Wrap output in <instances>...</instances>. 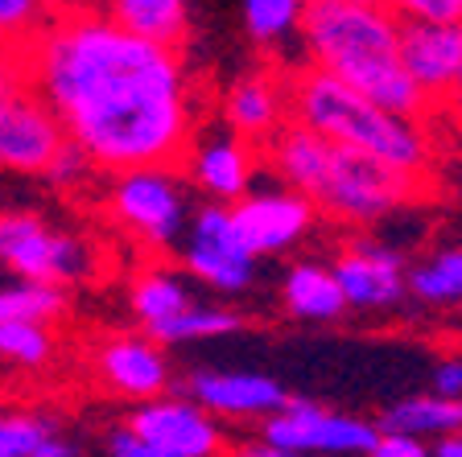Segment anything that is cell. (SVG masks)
Listing matches in <instances>:
<instances>
[{"label":"cell","mask_w":462,"mask_h":457,"mask_svg":"<svg viewBox=\"0 0 462 457\" xmlns=\"http://www.w3.org/2000/svg\"><path fill=\"white\" fill-rule=\"evenodd\" d=\"M404 21L396 9H356V5H310L301 29V54L310 67L356 87L359 96L409 120L430 115V99L404 70L401 58Z\"/></svg>","instance_id":"7a4b0ae2"},{"label":"cell","mask_w":462,"mask_h":457,"mask_svg":"<svg viewBox=\"0 0 462 457\" xmlns=\"http://www.w3.org/2000/svg\"><path fill=\"white\" fill-rule=\"evenodd\" d=\"M454 107H462V75H458V87H454Z\"/></svg>","instance_id":"60d3db41"},{"label":"cell","mask_w":462,"mask_h":457,"mask_svg":"<svg viewBox=\"0 0 462 457\" xmlns=\"http://www.w3.org/2000/svg\"><path fill=\"white\" fill-rule=\"evenodd\" d=\"M62 149H67V128L58 124V115L33 87H21L0 99V169L46 178Z\"/></svg>","instance_id":"9c48e42d"},{"label":"cell","mask_w":462,"mask_h":457,"mask_svg":"<svg viewBox=\"0 0 462 457\" xmlns=\"http://www.w3.org/2000/svg\"><path fill=\"white\" fill-rule=\"evenodd\" d=\"M104 17H112L116 25L136 33V38L173 50H182L186 33H190L186 0H104Z\"/></svg>","instance_id":"ffe728a7"},{"label":"cell","mask_w":462,"mask_h":457,"mask_svg":"<svg viewBox=\"0 0 462 457\" xmlns=\"http://www.w3.org/2000/svg\"><path fill=\"white\" fill-rule=\"evenodd\" d=\"M182 264L194 280L223 297H244L256 280V256L244 243L231 206H219V202L194 210L182 239Z\"/></svg>","instance_id":"52a82bcc"},{"label":"cell","mask_w":462,"mask_h":457,"mask_svg":"<svg viewBox=\"0 0 462 457\" xmlns=\"http://www.w3.org/2000/svg\"><path fill=\"white\" fill-rule=\"evenodd\" d=\"M409 297L438 309L462 305V248H442L425 264L409 268Z\"/></svg>","instance_id":"cb8c5ba5"},{"label":"cell","mask_w":462,"mask_h":457,"mask_svg":"<svg viewBox=\"0 0 462 457\" xmlns=\"http://www.w3.org/2000/svg\"><path fill=\"white\" fill-rule=\"evenodd\" d=\"M50 13L42 0H0V50L25 54L33 41L46 33Z\"/></svg>","instance_id":"83f0119b"},{"label":"cell","mask_w":462,"mask_h":457,"mask_svg":"<svg viewBox=\"0 0 462 457\" xmlns=\"http://www.w3.org/2000/svg\"><path fill=\"white\" fill-rule=\"evenodd\" d=\"M227 457H301V453H289V449L273 445V441L256 437V441H240L236 449H227Z\"/></svg>","instance_id":"8d00e7d4"},{"label":"cell","mask_w":462,"mask_h":457,"mask_svg":"<svg viewBox=\"0 0 462 457\" xmlns=\"http://www.w3.org/2000/svg\"><path fill=\"white\" fill-rule=\"evenodd\" d=\"M25 70L67 141L112 178L178 169L199 133L182 50L136 38L104 13L50 21L25 50Z\"/></svg>","instance_id":"6da1fadb"},{"label":"cell","mask_w":462,"mask_h":457,"mask_svg":"<svg viewBox=\"0 0 462 457\" xmlns=\"http://www.w3.org/2000/svg\"><path fill=\"white\" fill-rule=\"evenodd\" d=\"M433 457H462V433H450V437L433 441Z\"/></svg>","instance_id":"f35d334b"},{"label":"cell","mask_w":462,"mask_h":457,"mask_svg":"<svg viewBox=\"0 0 462 457\" xmlns=\"http://www.w3.org/2000/svg\"><path fill=\"white\" fill-rule=\"evenodd\" d=\"M91 367H96L99 383L112 396H125V400L149 404L170 391V359H165L162 343L149 338V334H112V338H104L91 354Z\"/></svg>","instance_id":"4fadbf2b"},{"label":"cell","mask_w":462,"mask_h":457,"mask_svg":"<svg viewBox=\"0 0 462 457\" xmlns=\"http://www.w3.org/2000/svg\"><path fill=\"white\" fill-rule=\"evenodd\" d=\"M128 305H133L136 322L149 334H157L162 325H170L173 317H182L186 309H194V297L186 277L170 272V268H144L141 277L128 285Z\"/></svg>","instance_id":"44dd1931"},{"label":"cell","mask_w":462,"mask_h":457,"mask_svg":"<svg viewBox=\"0 0 462 457\" xmlns=\"http://www.w3.org/2000/svg\"><path fill=\"white\" fill-rule=\"evenodd\" d=\"M380 433H404V437L442 441V437H450V433H462V400H446L438 391L396 400L393 408L380 416Z\"/></svg>","instance_id":"7402d4cb"},{"label":"cell","mask_w":462,"mask_h":457,"mask_svg":"<svg viewBox=\"0 0 462 457\" xmlns=\"http://www.w3.org/2000/svg\"><path fill=\"white\" fill-rule=\"evenodd\" d=\"M107 215L128 239L153 251L182 243L186 227H190L186 186L173 169L116 173L112 186H107Z\"/></svg>","instance_id":"8992f818"},{"label":"cell","mask_w":462,"mask_h":457,"mask_svg":"<svg viewBox=\"0 0 462 457\" xmlns=\"http://www.w3.org/2000/svg\"><path fill=\"white\" fill-rule=\"evenodd\" d=\"M58 425L42 412H0V457H38Z\"/></svg>","instance_id":"f1b7e54d"},{"label":"cell","mask_w":462,"mask_h":457,"mask_svg":"<svg viewBox=\"0 0 462 457\" xmlns=\"http://www.w3.org/2000/svg\"><path fill=\"white\" fill-rule=\"evenodd\" d=\"M285 83L293 124L327 136L338 149L367 152V157H380V161L413 173V178H425L433 161V144L421 120L388 112L375 99L359 96L356 87H346L343 78L310 67V62L285 70Z\"/></svg>","instance_id":"3957f363"},{"label":"cell","mask_w":462,"mask_h":457,"mask_svg":"<svg viewBox=\"0 0 462 457\" xmlns=\"http://www.w3.org/2000/svg\"><path fill=\"white\" fill-rule=\"evenodd\" d=\"M96 248L75 231H54L42 215L0 210V268L17 280L67 288L96 272Z\"/></svg>","instance_id":"277c9868"},{"label":"cell","mask_w":462,"mask_h":457,"mask_svg":"<svg viewBox=\"0 0 462 457\" xmlns=\"http://www.w3.org/2000/svg\"><path fill=\"white\" fill-rule=\"evenodd\" d=\"M107 449H112V457H170V453H162L157 445H149L144 437H136L133 429H116L112 433V441H107Z\"/></svg>","instance_id":"836d02e7"},{"label":"cell","mask_w":462,"mask_h":457,"mask_svg":"<svg viewBox=\"0 0 462 457\" xmlns=\"http://www.w3.org/2000/svg\"><path fill=\"white\" fill-rule=\"evenodd\" d=\"M314 0H244V29L260 50H281L301 41Z\"/></svg>","instance_id":"603a6c76"},{"label":"cell","mask_w":462,"mask_h":457,"mask_svg":"<svg viewBox=\"0 0 462 457\" xmlns=\"http://www.w3.org/2000/svg\"><path fill=\"white\" fill-rule=\"evenodd\" d=\"M314 5H356V9H393V0H314Z\"/></svg>","instance_id":"ab89813d"},{"label":"cell","mask_w":462,"mask_h":457,"mask_svg":"<svg viewBox=\"0 0 462 457\" xmlns=\"http://www.w3.org/2000/svg\"><path fill=\"white\" fill-rule=\"evenodd\" d=\"M240 314H231V309H215V305H194V309H186L182 317H173L170 325H162L157 334H149V338H157L162 346H173V343H202V338H223V334L240 330Z\"/></svg>","instance_id":"4316f807"},{"label":"cell","mask_w":462,"mask_h":457,"mask_svg":"<svg viewBox=\"0 0 462 457\" xmlns=\"http://www.w3.org/2000/svg\"><path fill=\"white\" fill-rule=\"evenodd\" d=\"M128 429L170 457H227L219 420L190 396H162V400L136 404Z\"/></svg>","instance_id":"8fae6325"},{"label":"cell","mask_w":462,"mask_h":457,"mask_svg":"<svg viewBox=\"0 0 462 457\" xmlns=\"http://www.w3.org/2000/svg\"><path fill=\"white\" fill-rule=\"evenodd\" d=\"M401 58L430 104H454L462 75V21H404Z\"/></svg>","instance_id":"9a60e30c"},{"label":"cell","mask_w":462,"mask_h":457,"mask_svg":"<svg viewBox=\"0 0 462 457\" xmlns=\"http://www.w3.org/2000/svg\"><path fill=\"white\" fill-rule=\"evenodd\" d=\"M58 343L46 322H13L0 325V362L21 367V371H42L50 367Z\"/></svg>","instance_id":"484cf974"},{"label":"cell","mask_w":462,"mask_h":457,"mask_svg":"<svg viewBox=\"0 0 462 457\" xmlns=\"http://www.w3.org/2000/svg\"><path fill=\"white\" fill-rule=\"evenodd\" d=\"M67 314V293L58 285H38V280H17L0 285V325L13 322H54Z\"/></svg>","instance_id":"d4e9b609"},{"label":"cell","mask_w":462,"mask_h":457,"mask_svg":"<svg viewBox=\"0 0 462 457\" xmlns=\"http://www.w3.org/2000/svg\"><path fill=\"white\" fill-rule=\"evenodd\" d=\"M260 437L289 453H372L380 441V425L364 416L322 408L314 400H289L277 416L264 420Z\"/></svg>","instance_id":"ba28073f"},{"label":"cell","mask_w":462,"mask_h":457,"mask_svg":"<svg viewBox=\"0 0 462 457\" xmlns=\"http://www.w3.org/2000/svg\"><path fill=\"white\" fill-rule=\"evenodd\" d=\"M91 173H96V165H91V157H87V152L79 149V144H70V141H67V149L58 152L54 169H50L46 178L54 181V186H79V181H87V178H91Z\"/></svg>","instance_id":"4dcf8cb0"},{"label":"cell","mask_w":462,"mask_h":457,"mask_svg":"<svg viewBox=\"0 0 462 457\" xmlns=\"http://www.w3.org/2000/svg\"><path fill=\"white\" fill-rule=\"evenodd\" d=\"M186 391L215 420H269L289 404V391L256 371H194Z\"/></svg>","instance_id":"2e32d148"},{"label":"cell","mask_w":462,"mask_h":457,"mask_svg":"<svg viewBox=\"0 0 462 457\" xmlns=\"http://www.w3.org/2000/svg\"><path fill=\"white\" fill-rule=\"evenodd\" d=\"M223 124L236 128L244 141L269 144L289 124V83L285 70L260 67L236 78L223 96Z\"/></svg>","instance_id":"e0dca14e"},{"label":"cell","mask_w":462,"mask_h":457,"mask_svg":"<svg viewBox=\"0 0 462 457\" xmlns=\"http://www.w3.org/2000/svg\"><path fill=\"white\" fill-rule=\"evenodd\" d=\"M264 149H269V169L281 178V186L306 194V198L314 202L318 190H322V181H327L335 144H330L327 136H318V133H310V128L289 120Z\"/></svg>","instance_id":"ac0fdd59"},{"label":"cell","mask_w":462,"mask_h":457,"mask_svg":"<svg viewBox=\"0 0 462 457\" xmlns=\"http://www.w3.org/2000/svg\"><path fill=\"white\" fill-rule=\"evenodd\" d=\"M330 268L343 285L346 309L380 314V309H396L409 297V268H404L401 251L384 248V243L356 239L338 251Z\"/></svg>","instance_id":"5bb4252c"},{"label":"cell","mask_w":462,"mask_h":457,"mask_svg":"<svg viewBox=\"0 0 462 457\" xmlns=\"http://www.w3.org/2000/svg\"><path fill=\"white\" fill-rule=\"evenodd\" d=\"M281 301L293 317L301 322H338L346 314V297H343V285H338L335 268L327 264H293L281 280Z\"/></svg>","instance_id":"d6986e66"},{"label":"cell","mask_w":462,"mask_h":457,"mask_svg":"<svg viewBox=\"0 0 462 457\" xmlns=\"http://www.w3.org/2000/svg\"><path fill=\"white\" fill-rule=\"evenodd\" d=\"M256 161H260L256 144L244 141L236 128L207 124V128L194 133L190 149H186V157H182V169L211 202H219V206H236L240 198L252 194Z\"/></svg>","instance_id":"30bf717a"},{"label":"cell","mask_w":462,"mask_h":457,"mask_svg":"<svg viewBox=\"0 0 462 457\" xmlns=\"http://www.w3.org/2000/svg\"><path fill=\"white\" fill-rule=\"evenodd\" d=\"M50 17H83V13H104V0H42Z\"/></svg>","instance_id":"d590c367"},{"label":"cell","mask_w":462,"mask_h":457,"mask_svg":"<svg viewBox=\"0 0 462 457\" xmlns=\"http://www.w3.org/2000/svg\"><path fill=\"white\" fill-rule=\"evenodd\" d=\"M433 391L446 400H462V354H450L433 367Z\"/></svg>","instance_id":"d6a6232c"},{"label":"cell","mask_w":462,"mask_h":457,"mask_svg":"<svg viewBox=\"0 0 462 457\" xmlns=\"http://www.w3.org/2000/svg\"><path fill=\"white\" fill-rule=\"evenodd\" d=\"M401 21H462V0H393Z\"/></svg>","instance_id":"f546056e"},{"label":"cell","mask_w":462,"mask_h":457,"mask_svg":"<svg viewBox=\"0 0 462 457\" xmlns=\"http://www.w3.org/2000/svg\"><path fill=\"white\" fill-rule=\"evenodd\" d=\"M29 87V70H25V54H13V50H0V99Z\"/></svg>","instance_id":"e575fe53"},{"label":"cell","mask_w":462,"mask_h":457,"mask_svg":"<svg viewBox=\"0 0 462 457\" xmlns=\"http://www.w3.org/2000/svg\"><path fill=\"white\" fill-rule=\"evenodd\" d=\"M367 457H433V449L421 437H404V433H380L375 449Z\"/></svg>","instance_id":"1f68e13d"},{"label":"cell","mask_w":462,"mask_h":457,"mask_svg":"<svg viewBox=\"0 0 462 457\" xmlns=\"http://www.w3.org/2000/svg\"><path fill=\"white\" fill-rule=\"evenodd\" d=\"M231 215H236V227H240L244 243L252 248L256 260L298 248L318 223V206L306 194L289 190V186H281V190H252L248 198H240L231 206Z\"/></svg>","instance_id":"7c38bea8"},{"label":"cell","mask_w":462,"mask_h":457,"mask_svg":"<svg viewBox=\"0 0 462 457\" xmlns=\"http://www.w3.org/2000/svg\"><path fill=\"white\" fill-rule=\"evenodd\" d=\"M38 457H79V449H75V441L70 437H62V433H54V437L42 445V453Z\"/></svg>","instance_id":"74e56055"},{"label":"cell","mask_w":462,"mask_h":457,"mask_svg":"<svg viewBox=\"0 0 462 457\" xmlns=\"http://www.w3.org/2000/svg\"><path fill=\"white\" fill-rule=\"evenodd\" d=\"M425 178H413V173L396 169L380 157L335 144V157H330L327 181H322L314 206L335 215L338 223H372L401 210L404 202H413Z\"/></svg>","instance_id":"5b68a950"}]
</instances>
